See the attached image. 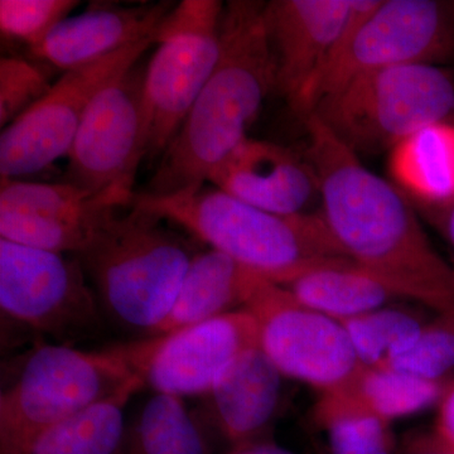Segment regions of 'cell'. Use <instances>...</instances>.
Returning <instances> with one entry per match:
<instances>
[{
	"mask_svg": "<svg viewBox=\"0 0 454 454\" xmlns=\"http://www.w3.org/2000/svg\"><path fill=\"white\" fill-rule=\"evenodd\" d=\"M301 119L322 215L346 255L397 297L438 313L453 309L454 268L430 244L417 208L391 182L367 169L318 116Z\"/></svg>",
	"mask_w": 454,
	"mask_h": 454,
	"instance_id": "obj_1",
	"label": "cell"
},
{
	"mask_svg": "<svg viewBox=\"0 0 454 454\" xmlns=\"http://www.w3.org/2000/svg\"><path fill=\"white\" fill-rule=\"evenodd\" d=\"M264 4L232 0L223 5L219 61L158 160L145 195L168 197L203 186L247 138L260 107L276 90Z\"/></svg>",
	"mask_w": 454,
	"mask_h": 454,
	"instance_id": "obj_2",
	"label": "cell"
},
{
	"mask_svg": "<svg viewBox=\"0 0 454 454\" xmlns=\"http://www.w3.org/2000/svg\"><path fill=\"white\" fill-rule=\"evenodd\" d=\"M130 203L182 227L200 243L279 286L317 265L348 258L322 212L276 214L207 184L168 197L134 193Z\"/></svg>",
	"mask_w": 454,
	"mask_h": 454,
	"instance_id": "obj_3",
	"label": "cell"
},
{
	"mask_svg": "<svg viewBox=\"0 0 454 454\" xmlns=\"http://www.w3.org/2000/svg\"><path fill=\"white\" fill-rule=\"evenodd\" d=\"M101 226L77 258L106 318L148 334L168 317L199 243L154 212L130 203Z\"/></svg>",
	"mask_w": 454,
	"mask_h": 454,
	"instance_id": "obj_4",
	"label": "cell"
},
{
	"mask_svg": "<svg viewBox=\"0 0 454 454\" xmlns=\"http://www.w3.org/2000/svg\"><path fill=\"white\" fill-rule=\"evenodd\" d=\"M145 351L146 339L92 351L35 343L3 372L0 453L143 381Z\"/></svg>",
	"mask_w": 454,
	"mask_h": 454,
	"instance_id": "obj_5",
	"label": "cell"
},
{
	"mask_svg": "<svg viewBox=\"0 0 454 454\" xmlns=\"http://www.w3.org/2000/svg\"><path fill=\"white\" fill-rule=\"evenodd\" d=\"M309 114L358 157L389 153L428 125L454 121V68L408 64L366 71Z\"/></svg>",
	"mask_w": 454,
	"mask_h": 454,
	"instance_id": "obj_6",
	"label": "cell"
},
{
	"mask_svg": "<svg viewBox=\"0 0 454 454\" xmlns=\"http://www.w3.org/2000/svg\"><path fill=\"white\" fill-rule=\"evenodd\" d=\"M408 64L454 65V2L354 0L301 118L357 74Z\"/></svg>",
	"mask_w": 454,
	"mask_h": 454,
	"instance_id": "obj_7",
	"label": "cell"
},
{
	"mask_svg": "<svg viewBox=\"0 0 454 454\" xmlns=\"http://www.w3.org/2000/svg\"><path fill=\"white\" fill-rule=\"evenodd\" d=\"M223 2L182 0L154 35L157 51L145 74V160H160L175 138L221 51Z\"/></svg>",
	"mask_w": 454,
	"mask_h": 454,
	"instance_id": "obj_8",
	"label": "cell"
},
{
	"mask_svg": "<svg viewBox=\"0 0 454 454\" xmlns=\"http://www.w3.org/2000/svg\"><path fill=\"white\" fill-rule=\"evenodd\" d=\"M0 309L12 321L56 343L97 336L104 316L76 255L0 239Z\"/></svg>",
	"mask_w": 454,
	"mask_h": 454,
	"instance_id": "obj_9",
	"label": "cell"
},
{
	"mask_svg": "<svg viewBox=\"0 0 454 454\" xmlns=\"http://www.w3.org/2000/svg\"><path fill=\"white\" fill-rule=\"evenodd\" d=\"M145 74L134 65L98 92L67 154L66 182L118 207L130 205L145 160Z\"/></svg>",
	"mask_w": 454,
	"mask_h": 454,
	"instance_id": "obj_10",
	"label": "cell"
},
{
	"mask_svg": "<svg viewBox=\"0 0 454 454\" xmlns=\"http://www.w3.org/2000/svg\"><path fill=\"white\" fill-rule=\"evenodd\" d=\"M244 309L258 325L260 349L284 378L321 394L345 384L360 366L343 325L304 306L286 286L262 284Z\"/></svg>",
	"mask_w": 454,
	"mask_h": 454,
	"instance_id": "obj_11",
	"label": "cell"
},
{
	"mask_svg": "<svg viewBox=\"0 0 454 454\" xmlns=\"http://www.w3.org/2000/svg\"><path fill=\"white\" fill-rule=\"evenodd\" d=\"M154 38L68 71L40 103L4 128L0 136V175L18 179L47 168L67 155L86 110L98 92L129 70Z\"/></svg>",
	"mask_w": 454,
	"mask_h": 454,
	"instance_id": "obj_12",
	"label": "cell"
},
{
	"mask_svg": "<svg viewBox=\"0 0 454 454\" xmlns=\"http://www.w3.org/2000/svg\"><path fill=\"white\" fill-rule=\"evenodd\" d=\"M256 348L258 325L247 309L148 337L142 367L145 387L181 399L202 397L236 360Z\"/></svg>",
	"mask_w": 454,
	"mask_h": 454,
	"instance_id": "obj_13",
	"label": "cell"
},
{
	"mask_svg": "<svg viewBox=\"0 0 454 454\" xmlns=\"http://www.w3.org/2000/svg\"><path fill=\"white\" fill-rule=\"evenodd\" d=\"M118 207L74 184L2 178L0 239L79 255Z\"/></svg>",
	"mask_w": 454,
	"mask_h": 454,
	"instance_id": "obj_14",
	"label": "cell"
},
{
	"mask_svg": "<svg viewBox=\"0 0 454 454\" xmlns=\"http://www.w3.org/2000/svg\"><path fill=\"white\" fill-rule=\"evenodd\" d=\"M354 0H273L265 28L276 64V90L303 116L313 86L348 22Z\"/></svg>",
	"mask_w": 454,
	"mask_h": 454,
	"instance_id": "obj_15",
	"label": "cell"
},
{
	"mask_svg": "<svg viewBox=\"0 0 454 454\" xmlns=\"http://www.w3.org/2000/svg\"><path fill=\"white\" fill-rule=\"evenodd\" d=\"M208 184L276 214L306 212L319 197L315 170L288 146L247 137L212 170Z\"/></svg>",
	"mask_w": 454,
	"mask_h": 454,
	"instance_id": "obj_16",
	"label": "cell"
},
{
	"mask_svg": "<svg viewBox=\"0 0 454 454\" xmlns=\"http://www.w3.org/2000/svg\"><path fill=\"white\" fill-rule=\"evenodd\" d=\"M284 376L260 348L236 360L206 395L199 413L215 444L229 452L264 442L276 418Z\"/></svg>",
	"mask_w": 454,
	"mask_h": 454,
	"instance_id": "obj_17",
	"label": "cell"
},
{
	"mask_svg": "<svg viewBox=\"0 0 454 454\" xmlns=\"http://www.w3.org/2000/svg\"><path fill=\"white\" fill-rule=\"evenodd\" d=\"M175 5L172 2H160L122 7L94 3L83 13L62 20L29 53L64 73L86 67L154 38Z\"/></svg>",
	"mask_w": 454,
	"mask_h": 454,
	"instance_id": "obj_18",
	"label": "cell"
},
{
	"mask_svg": "<svg viewBox=\"0 0 454 454\" xmlns=\"http://www.w3.org/2000/svg\"><path fill=\"white\" fill-rule=\"evenodd\" d=\"M267 282L271 280L225 254L201 250L191 262L172 310L154 336L244 309Z\"/></svg>",
	"mask_w": 454,
	"mask_h": 454,
	"instance_id": "obj_19",
	"label": "cell"
},
{
	"mask_svg": "<svg viewBox=\"0 0 454 454\" xmlns=\"http://www.w3.org/2000/svg\"><path fill=\"white\" fill-rule=\"evenodd\" d=\"M387 168L394 184L418 208L454 202V121L418 130L390 149Z\"/></svg>",
	"mask_w": 454,
	"mask_h": 454,
	"instance_id": "obj_20",
	"label": "cell"
},
{
	"mask_svg": "<svg viewBox=\"0 0 454 454\" xmlns=\"http://www.w3.org/2000/svg\"><path fill=\"white\" fill-rule=\"evenodd\" d=\"M283 286L304 306L339 322L382 309L397 297L387 284L348 258L317 265Z\"/></svg>",
	"mask_w": 454,
	"mask_h": 454,
	"instance_id": "obj_21",
	"label": "cell"
},
{
	"mask_svg": "<svg viewBox=\"0 0 454 454\" xmlns=\"http://www.w3.org/2000/svg\"><path fill=\"white\" fill-rule=\"evenodd\" d=\"M145 389L137 381L82 413L42 430L11 454H121L127 437L125 409Z\"/></svg>",
	"mask_w": 454,
	"mask_h": 454,
	"instance_id": "obj_22",
	"label": "cell"
},
{
	"mask_svg": "<svg viewBox=\"0 0 454 454\" xmlns=\"http://www.w3.org/2000/svg\"><path fill=\"white\" fill-rule=\"evenodd\" d=\"M214 439L181 397L153 394L128 423L121 454H214Z\"/></svg>",
	"mask_w": 454,
	"mask_h": 454,
	"instance_id": "obj_23",
	"label": "cell"
},
{
	"mask_svg": "<svg viewBox=\"0 0 454 454\" xmlns=\"http://www.w3.org/2000/svg\"><path fill=\"white\" fill-rule=\"evenodd\" d=\"M448 382L430 381L390 366H358L336 387L370 413L394 422L439 403Z\"/></svg>",
	"mask_w": 454,
	"mask_h": 454,
	"instance_id": "obj_24",
	"label": "cell"
},
{
	"mask_svg": "<svg viewBox=\"0 0 454 454\" xmlns=\"http://www.w3.org/2000/svg\"><path fill=\"white\" fill-rule=\"evenodd\" d=\"M313 418L330 454H396L399 448L393 422L361 408L339 389L319 394Z\"/></svg>",
	"mask_w": 454,
	"mask_h": 454,
	"instance_id": "obj_25",
	"label": "cell"
},
{
	"mask_svg": "<svg viewBox=\"0 0 454 454\" xmlns=\"http://www.w3.org/2000/svg\"><path fill=\"white\" fill-rule=\"evenodd\" d=\"M340 324L351 340L360 365L385 366L419 333L426 321L409 309L382 307Z\"/></svg>",
	"mask_w": 454,
	"mask_h": 454,
	"instance_id": "obj_26",
	"label": "cell"
},
{
	"mask_svg": "<svg viewBox=\"0 0 454 454\" xmlns=\"http://www.w3.org/2000/svg\"><path fill=\"white\" fill-rule=\"evenodd\" d=\"M385 366L427 380L447 382L448 373L454 370V309L426 322Z\"/></svg>",
	"mask_w": 454,
	"mask_h": 454,
	"instance_id": "obj_27",
	"label": "cell"
},
{
	"mask_svg": "<svg viewBox=\"0 0 454 454\" xmlns=\"http://www.w3.org/2000/svg\"><path fill=\"white\" fill-rule=\"evenodd\" d=\"M79 5L74 0H2L0 31L4 40L31 51Z\"/></svg>",
	"mask_w": 454,
	"mask_h": 454,
	"instance_id": "obj_28",
	"label": "cell"
},
{
	"mask_svg": "<svg viewBox=\"0 0 454 454\" xmlns=\"http://www.w3.org/2000/svg\"><path fill=\"white\" fill-rule=\"evenodd\" d=\"M52 89L42 68L22 57L0 59V125L7 128Z\"/></svg>",
	"mask_w": 454,
	"mask_h": 454,
	"instance_id": "obj_29",
	"label": "cell"
},
{
	"mask_svg": "<svg viewBox=\"0 0 454 454\" xmlns=\"http://www.w3.org/2000/svg\"><path fill=\"white\" fill-rule=\"evenodd\" d=\"M396 454H454V450L439 441L433 430H429L406 434L400 442Z\"/></svg>",
	"mask_w": 454,
	"mask_h": 454,
	"instance_id": "obj_30",
	"label": "cell"
},
{
	"mask_svg": "<svg viewBox=\"0 0 454 454\" xmlns=\"http://www.w3.org/2000/svg\"><path fill=\"white\" fill-rule=\"evenodd\" d=\"M432 430L439 441L454 450V382L448 385L439 400L437 417Z\"/></svg>",
	"mask_w": 454,
	"mask_h": 454,
	"instance_id": "obj_31",
	"label": "cell"
},
{
	"mask_svg": "<svg viewBox=\"0 0 454 454\" xmlns=\"http://www.w3.org/2000/svg\"><path fill=\"white\" fill-rule=\"evenodd\" d=\"M454 247V202L444 207L419 208Z\"/></svg>",
	"mask_w": 454,
	"mask_h": 454,
	"instance_id": "obj_32",
	"label": "cell"
},
{
	"mask_svg": "<svg viewBox=\"0 0 454 454\" xmlns=\"http://www.w3.org/2000/svg\"><path fill=\"white\" fill-rule=\"evenodd\" d=\"M227 454H294L291 450H284V448L277 446V444L271 443V442L264 441L260 443L252 444L240 448V450H231Z\"/></svg>",
	"mask_w": 454,
	"mask_h": 454,
	"instance_id": "obj_33",
	"label": "cell"
}]
</instances>
